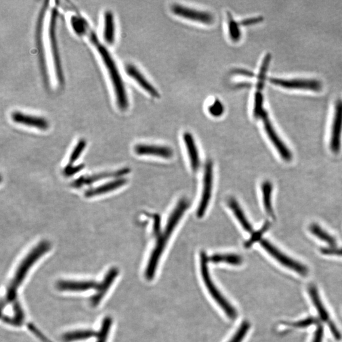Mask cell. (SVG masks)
Segmentation results:
<instances>
[{
	"mask_svg": "<svg viewBox=\"0 0 342 342\" xmlns=\"http://www.w3.org/2000/svg\"><path fill=\"white\" fill-rule=\"evenodd\" d=\"M90 40L93 44L96 49L97 50L98 54L102 58L105 67L108 71L109 78L112 83L113 90L115 94V100L118 108L121 110H125L129 106L127 94L125 84H124L123 77H121L118 67L115 63L114 58L103 44L98 40L97 36L93 31L90 33Z\"/></svg>",
	"mask_w": 342,
	"mask_h": 342,
	"instance_id": "1",
	"label": "cell"
},
{
	"mask_svg": "<svg viewBox=\"0 0 342 342\" xmlns=\"http://www.w3.org/2000/svg\"><path fill=\"white\" fill-rule=\"evenodd\" d=\"M51 248V245L48 241L44 240L39 242L36 246L31 250L30 252L20 262L17 270L16 274L11 282L8 285L5 299L2 300V309L9 304H12L18 299V287L22 284L27 273L36 263Z\"/></svg>",
	"mask_w": 342,
	"mask_h": 342,
	"instance_id": "2",
	"label": "cell"
},
{
	"mask_svg": "<svg viewBox=\"0 0 342 342\" xmlns=\"http://www.w3.org/2000/svg\"><path fill=\"white\" fill-rule=\"evenodd\" d=\"M189 203L187 200H181L178 203L175 211L170 216L168 220L167 224L161 236L159 237L157 244L155 245L154 251H152L150 255V259L148 262V266L145 270V277L146 280H152L154 278L155 272H156L157 266H158L159 260L162 254L163 250H164L167 242L169 240V237L173 234L176 226H177L180 220L181 219L182 216L184 212L188 209Z\"/></svg>",
	"mask_w": 342,
	"mask_h": 342,
	"instance_id": "3",
	"label": "cell"
},
{
	"mask_svg": "<svg viewBox=\"0 0 342 342\" xmlns=\"http://www.w3.org/2000/svg\"><path fill=\"white\" fill-rule=\"evenodd\" d=\"M209 258L207 257L206 253L201 252L200 253V270L201 276H202L203 282L205 283L207 290L213 298L214 300L217 302L218 305L221 307L229 318L234 320L237 317V312L234 308L233 307L230 302L226 298L222 295L219 289L216 287L215 283L212 280L211 275H210L209 270Z\"/></svg>",
	"mask_w": 342,
	"mask_h": 342,
	"instance_id": "4",
	"label": "cell"
},
{
	"mask_svg": "<svg viewBox=\"0 0 342 342\" xmlns=\"http://www.w3.org/2000/svg\"><path fill=\"white\" fill-rule=\"evenodd\" d=\"M57 13V9L56 8H53L50 17L48 36H49L50 50H51L52 60H53L54 73L58 83L62 85L64 83V75H63L62 64H61L59 50H58L57 37H56Z\"/></svg>",
	"mask_w": 342,
	"mask_h": 342,
	"instance_id": "5",
	"label": "cell"
},
{
	"mask_svg": "<svg viewBox=\"0 0 342 342\" xmlns=\"http://www.w3.org/2000/svg\"><path fill=\"white\" fill-rule=\"evenodd\" d=\"M270 82L272 85L287 90H307L318 92L323 88L322 82L316 79H285L272 77L270 79Z\"/></svg>",
	"mask_w": 342,
	"mask_h": 342,
	"instance_id": "6",
	"label": "cell"
},
{
	"mask_svg": "<svg viewBox=\"0 0 342 342\" xmlns=\"http://www.w3.org/2000/svg\"><path fill=\"white\" fill-rule=\"evenodd\" d=\"M260 243H261V246L263 247V249L266 252H268L272 257H274L276 261L280 262L283 266L289 269V270H294V271L301 274L302 276L307 275L308 270L305 266L302 265L300 262L295 261V260L285 255V253H282V252L279 251L278 249L273 246L268 240H262Z\"/></svg>",
	"mask_w": 342,
	"mask_h": 342,
	"instance_id": "7",
	"label": "cell"
},
{
	"mask_svg": "<svg viewBox=\"0 0 342 342\" xmlns=\"http://www.w3.org/2000/svg\"><path fill=\"white\" fill-rule=\"evenodd\" d=\"M213 165L211 161L207 162L205 168L204 178H203V190L200 204L197 210V215L198 218L204 216L211 198L213 190Z\"/></svg>",
	"mask_w": 342,
	"mask_h": 342,
	"instance_id": "8",
	"label": "cell"
},
{
	"mask_svg": "<svg viewBox=\"0 0 342 342\" xmlns=\"http://www.w3.org/2000/svg\"><path fill=\"white\" fill-rule=\"evenodd\" d=\"M261 119L262 121H263V124L264 126V129L266 133H267L269 138L270 140V142L272 143L274 146L278 150L279 154H280L282 158L285 161H290L292 155H291L290 151L288 150L287 146L285 145V144L281 138L280 136L277 134L275 129L272 125L271 122L270 121V117H269L268 113L267 111H264L263 114L261 115Z\"/></svg>",
	"mask_w": 342,
	"mask_h": 342,
	"instance_id": "9",
	"label": "cell"
},
{
	"mask_svg": "<svg viewBox=\"0 0 342 342\" xmlns=\"http://www.w3.org/2000/svg\"><path fill=\"white\" fill-rule=\"evenodd\" d=\"M331 134V149L334 153L339 152L341 148L342 134V100L336 102L333 116Z\"/></svg>",
	"mask_w": 342,
	"mask_h": 342,
	"instance_id": "10",
	"label": "cell"
},
{
	"mask_svg": "<svg viewBox=\"0 0 342 342\" xmlns=\"http://www.w3.org/2000/svg\"><path fill=\"white\" fill-rule=\"evenodd\" d=\"M119 270L118 268L113 267L110 268L107 272L106 276L103 279L102 282L98 283L96 293L90 299V303L92 307H96L99 305L103 298L108 293V289L114 282L115 278L118 276Z\"/></svg>",
	"mask_w": 342,
	"mask_h": 342,
	"instance_id": "11",
	"label": "cell"
},
{
	"mask_svg": "<svg viewBox=\"0 0 342 342\" xmlns=\"http://www.w3.org/2000/svg\"><path fill=\"white\" fill-rule=\"evenodd\" d=\"M130 173V169L128 167L123 168L115 171L104 172V173L96 174L91 176H81L78 179L72 182L73 187L79 188L85 185H90L96 181L108 179V178H123Z\"/></svg>",
	"mask_w": 342,
	"mask_h": 342,
	"instance_id": "12",
	"label": "cell"
},
{
	"mask_svg": "<svg viewBox=\"0 0 342 342\" xmlns=\"http://www.w3.org/2000/svg\"><path fill=\"white\" fill-rule=\"evenodd\" d=\"M172 11L178 16L203 24H211L214 21L213 15L209 12L199 11L180 5H174L172 7Z\"/></svg>",
	"mask_w": 342,
	"mask_h": 342,
	"instance_id": "13",
	"label": "cell"
},
{
	"mask_svg": "<svg viewBox=\"0 0 342 342\" xmlns=\"http://www.w3.org/2000/svg\"><path fill=\"white\" fill-rule=\"evenodd\" d=\"M12 120L18 125L36 128L39 130H47L49 127L47 119L43 117L25 114L19 111H14L11 114Z\"/></svg>",
	"mask_w": 342,
	"mask_h": 342,
	"instance_id": "14",
	"label": "cell"
},
{
	"mask_svg": "<svg viewBox=\"0 0 342 342\" xmlns=\"http://www.w3.org/2000/svg\"><path fill=\"white\" fill-rule=\"evenodd\" d=\"M98 283L93 280H60L56 283V288L62 291H86L94 289L96 290Z\"/></svg>",
	"mask_w": 342,
	"mask_h": 342,
	"instance_id": "15",
	"label": "cell"
},
{
	"mask_svg": "<svg viewBox=\"0 0 342 342\" xmlns=\"http://www.w3.org/2000/svg\"><path fill=\"white\" fill-rule=\"evenodd\" d=\"M126 72L128 75L133 78L148 93L155 98H160V94L155 88L149 83L139 69L133 64H127L125 67Z\"/></svg>",
	"mask_w": 342,
	"mask_h": 342,
	"instance_id": "16",
	"label": "cell"
},
{
	"mask_svg": "<svg viewBox=\"0 0 342 342\" xmlns=\"http://www.w3.org/2000/svg\"><path fill=\"white\" fill-rule=\"evenodd\" d=\"M47 5H44L43 9L41 10L40 14L39 15L38 19L37 21L36 31V45L37 50H38V56L39 64L41 66L42 74H43L45 80L47 81V69H46V61L45 54L43 48V41H42V27H43V22L44 13L45 12V8L47 9Z\"/></svg>",
	"mask_w": 342,
	"mask_h": 342,
	"instance_id": "17",
	"label": "cell"
},
{
	"mask_svg": "<svg viewBox=\"0 0 342 342\" xmlns=\"http://www.w3.org/2000/svg\"><path fill=\"white\" fill-rule=\"evenodd\" d=\"M134 152L139 155H154L163 157V158H171L173 155V150L167 146L152 145V144H139L134 147Z\"/></svg>",
	"mask_w": 342,
	"mask_h": 342,
	"instance_id": "18",
	"label": "cell"
},
{
	"mask_svg": "<svg viewBox=\"0 0 342 342\" xmlns=\"http://www.w3.org/2000/svg\"><path fill=\"white\" fill-rule=\"evenodd\" d=\"M127 180L124 178H117L112 181L107 182L102 185L98 186L97 187L90 188L86 191L85 196L87 198H91L96 196H99L109 192H113L122 187L126 184Z\"/></svg>",
	"mask_w": 342,
	"mask_h": 342,
	"instance_id": "19",
	"label": "cell"
},
{
	"mask_svg": "<svg viewBox=\"0 0 342 342\" xmlns=\"http://www.w3.org/2000/svg\"><path fill=\"white\" fill-rule=\"evenodd\" d=\"M104 39L108 45H112L115 39V26L114 14L110 10H106L104 16Z\"/></svg>",
	"mask_w": 342,
	"mask_h": 342,
	"instance_id": "20",
	"label": "cell"
},
{
	"mask_svg": "<svg viewBox=\"0 0 342 342\" xmlns=\"http://www.w3.org/2000/svg\"><path fill=\"white\" fill-rule=\"evenodd\" d=\"M183 138L190 157L191 166L192 170L197 171L200 167V159L194 138L190 133H184Z\"/></svg>",
	"mask_w": 342,
	"mask_h": 342,
	"instance_id": "21",
	"label": "cell"
},
{
	"mask_svg": "<svg viewBox=\"0 0 342 342\" xmlns=\"http://www.w3.org/2000/svg\"><path fill=\"white\" fill-rule=\"evenodd\" d=\"M14 312V316H8L7 315L2 316V320L7 324L16 327H20L24 324L25 315L22 306H21L19 301L17 299L16 301L12 303Z\"/></svg>",
	"mask_w": 342,
	"mask_h": 342,
	"instance_id": "22",
	"label": "cell"
},
{
	"mask_svg": "<svg viewBox=\"0 0 342 342\" xmlns=\"http://www.w3.org/2000/svg\"><path fill=\"white\" fill-rule=\"evenodd\" d=\"M98 332L91 329H81L69 331L62 335V341L64 342H74L85 341L91 338L97 337Z\"/></svg>",
	"mask_w": 342,
	"mask_h": 342,
	"instance_id": "23",
	"label": "cell"
},
{
	"mask_svg": "<svg viewBox=\"0 0 342 342\" xmlns=\"http://www.w3.org/2000/svg\"><path fill=\"white\" fill-rule=\"evenodd\" d=\"M309 293L310 297L311 298L312 301L313 302L314 306H315L317 311H318L319 315H320V318L322 319L323 322L328 323L330 322L331 321L330 319H329L328 312H327L326 308H325L324 305H323L316 287L314 286V285H310L309 287Z\"/></svg>",
	"mask_w": 342,
	"mask_h": 342,
	"instance_id": "24",
	"label": "cell"
},
{
	"mask_svg": "<svg viewBox=\"0 0 342 342\" xmlns=\"http://www.w3.org/2000/svg\"><path fill=\"white\" fill-rule=\"evenodd\" d=\"M228 205L233 213H234L235 217L240 222L243 228L247 232H252V227L251 224H250L248 219H247L246 216L236 200H234V198H230L228 201Z\"/></svg>",
	"mask_w": 342,
	"mask_h": 342,
	"instance_id": "25",
	"label": "cell"
},
{
	"mask_svg": "<svg viewBox=\"0 0 342 342\" xmlns=\"http://www.w3.org/2000/svg\"><path fill=\"white\" fill-rule=\"evenodd\" d=\"M71 25L73 30L79 36L89 35L91 33L89 24L87 20L78 16H73L71 18Z\"/></svg>",
	"mask_w": 342,
	"mask_h": 342,
	"instance_id": "26",
	"label": "cell"
},
{
	"mask_svg": "<svg viewBox=\"0 0 342 342\" xmlns=\"http://www.w3.org/2000/svg\"><path fill=\"white\" fill-rule=\"evenodd\" d=\"M209 261L214 263L225 262L234 266L241 265L243 262L242 258L236 254H215L209 258Z\"/></svg>",
	"mask_w": 342,
	"mask_h": 342,
	"instance_id": "27",
	"label": "cell"
},
{
	"mask_svg": "<svg viewBox=\"0 0 342 342\" xmlns=\"http://www.w3.org/2000/svg\"><path fill=\"white\" fill-rule=\"evenodd\" d=\"M272 190V186L270 182L265 181L262 184V192L264 207L268 215L273 216L271 204Z\"/></svg>",
	"mask_w": 342,
	"mask_h": 342,
	"instance_id": "28",
	"label": "cell"
},
{
	"mask_svg": "<svg viewBox=\"0 0 342 342\" xmlns=\"http://www.w3.org/2000/svg\"><path fill=\"white\" fill-rule=\"evenodd\" d=\"M270 60H271V55L270 54H268L264 56V59L262 60L259 75H258L257 77V91H262V90H263L264 83H265L266 81V74H267L269 67H270Z\"/></svg>",
	"mask_w": 342,
	"mask_h": 342,
	"instance_id": "29",
	"label": "cell"
},
{
	"mask_svg": "<svg viewBox=\"0 0 342 342\" xmlns=\"http://www.w3.org/2000/svg\"><path fill=\"white\" fill-rule=\"evenodd\" d=\"M112 324V319L106 316L102 321L100 331L98 332L97 341L96 342H107Z\"/></svg>",
	"mask_w": 342,
	"mask_h": 342,
	"instance_id": "30",
	"label": "cell"
},
{
	"mask_svg": "<svg viewBox=\"0 0 342 342\" xmlns=\"http://www.w3.org/2000/svg\"><path fill=\"white\" fill-rule=\"evenodd\" d=\"M310 230L312 234L315 235L320 240L328 243L331 246H334L335 245V239L333 236H331L330 234H329L328 233L323 230L320 226L317 225V224H312L310 227Z\"/></svg>",
	"mask_w": 342,
	"mask_h": 342,
	"instance_id": "31",
	"label": "cell"
},
{
	"mask_svg": "<svg viewBox=\"0 0 342 342\" xmlns=\"http://www.w3.org/2000/svg\"><path fill=\"white\" fill-rule=\"evenodd\" d=\"M228 20L229 34L231 39L234 42L240 40L241 37V31L238 22H236L233 18L232 15L230 12H227Z\"/></svg>",
	"mask_w": 342,
	"mask_h": 342,
	"instance_id": "32",
	"label": "cell"
},
{
	"mask_svg": "<svg viewBox=\"0 0 342 342\" xmlns=\"http://www.w3.org/2000/svg\"><path fill=\"white\" fill-rule=\"evenodd\" d=\"M264 107V96L261 91H256L254 98V106H253V116L255 118H261L265 109Z\"/></svg>",
	"mask_w": 342,
	"mask_h": 342,
	"instance_id": "33",
	"label": "cell"
},
{
	"mask_svg": "<svg viewBox=\"0 0 342 342\" xmlns=\"http://www.w3.org/2000/svg\"><path fill=\"white\" fill-rule=\"evenodd\" d=\"M86 146H87V142L85 140L81 139L79 140L76 145L75 146L74 148L73 149L72 153H71L70 158H69V164L73 165V163L75 161L78 160L82 153L85 150Z\"/></svg>",
	"mask_w": 342,
	"mask_h": 342,
	"instance_id": "34",
	"label": "cell"
},
{
	"mask_svg": "<svg viewBox=\"0 0 342 342\" xmlns=\"http://www.w3.org/2000/svg\"><path fill=\"white\" fill-rule=\"evenodd\" d=\"M270 227V222H266L264 225L259 230L257 231L255 233H253V234L252 235L251 238L249 239L247 242L245 243V247L246 248H250L255 242H258V241L261 240L262 235L264 234V233L266 232Z\"/></svg>",
	"mask_w": 342,
	"mask_h": 342,
	"instance_id": "35",
	"label": "cell"
},
{
	"mask_svg": "<svg viewBox=\"0 0 342 342\" xmlns=\"http://www.w3.org/2000/svg\"><path fill=\"white\" fill-rule=\"evenodd\" d=\"M250 327L251 326H250L249 323L247 322L242 323L240 328L236 331V333H235L234 337L232 338L230 342H242L245 336H246L247 332H248Z\"/></svg>",
	"mask_w": 342,
	"mask_h": 342,
	"instance_id": "36",
	"label": "cell"
},
{
	"mask_svg": "<svg viewBox=\"0 0 342 342\" xmlns=\"http://www.w3.org/2000/svg\"><path fill=\"white\" fill-rule=\"evenodd\" d=\"M209 112L215 117H219L224 113V106L219 100H216L209 108Z\"/></svg>",
	"mask_w": 342,
	"mask_h": 342,
	"instance_id": "37",
	"label": "cell"
},
{
	"mask_svg": "<svg viewBox=\"0 0 342 342\" xmlns=\"http://www.w3.org/2000/svg\"><path fill=\"white\" fill-rule=\"evenodd\" d=\"M85 167L84 164H79L77 165H73L71 164H67L66 167L64 169V175L67 176V177H69V176H72L75 175V174L78 173L80 172L81 170H83Z\"/></svg>",
	"mask_w": 342,
	"mask_h": 342,
	"instance_id": "38",
	"label": "cell"
},
{
	"mask_svg": "<svg viewBox=\"0 0 342 342\" xmlns=\"http://www.w3.org/2000/svg\"><path fill=\"white\" fill-rule=\"evenodd\" d=\"M27 328H28L29 330H30L31 332H32L33 334L36 336V337L38 338V339L42 342H53L50 341V340L48 339V338L46 337V336L44 335L41 331H39V329L35 326V325L32 324V323H28V324H27Z\"/></svg>",
	"mask_w": 342,
	"mask_h": 342,
	"instance_id": "39",
	"label": "cell"
},
{
	"mask_svg": "<svg viewBox=\"0 0 342 342\" xmlns=\"http://www.w3.org/2000/svg\"><path fill=\"white\" fill-rule=\"evenodd\" d=\"M318 323V320L316 318H314L313 317H310V318H306L305 320L294 323V324H293V326L297 327V328H306V327L311 326L312 324H317Z\"/></svg>",
	"mask_w": 342,
	"mask_h": 342,
	"instance_id": "40",
	"label": "cell"
},
{
	"mask_svg": "<svg viewBox=\"0 0 342 342\" xmlns=\"http://www.w3.org/2000/svg\"><path fill=\"white\" fill-rule=\"evenodd\" d=\"M321 252L324 255L342 256V248L328 247V248H322L321 249Z\"/></svg>",
	"mask_w": 342,
	"mask_h": 342,
	"instance_id": "41",
	"label": "cell"
},
{
	"mask_svg": "<svg viewBox=\"0 0 342 342\" xmlns=\"http://www.w3.org/2000/svg\"><path fill=\"white\" fill-rule=\"evenodd\" d=\"M262 20H263L262 17H255V18H251L243 20L241 21L240 24L242 25V26H250V25L258 24V23L261 22Z\"/></svg>",
	"mask_w": 342,
	"mask_h": 342,
	"instance_id": "42",
	"label": "cell"
},
{
	"mask_svg": "<svg viewBox=\"0 0 342 342\" xmlns=\"http://www.w3.org/2000/svg\"><path fill=\"white\" fill-rule=\"evenodd\" d=\"M324 335V329L322 325H319L314 333V339L312 342H322Z\"/></svg>",
	"mask_w": 342,
	"mask_h": 342,
	"instance_id": "43",
	"label": "cell"
},
{
	"mask_svg": "<svg viewBox=\"0 0 342 342\" xmlns=\"http://www.w3.org/2000/svg\"><path fill=\"white\" fill-rule=\"evenodd\" d=\"M329 329H330L331 332L332 333L333 336L335 338L336 340L337 341H341L342 339V335L341 332L338 329L337 327L335 326L334 323L332 322H330L328 323Z\"/></svg>",
	"mask_w": 342,
	"mask_h": 342,
	"instance_id": "44",
	"label": "cell"
},
{
	"mask_svg": "<svg viewBox=\"0 0 342 342\" xmlns=\"http://www.w3.org/2000/svg\"><path fill=\"white\" fill-rule=\"evenodd\" d=\"M154 233L157 236H159L161 231V217L158 215L154 216Z\"/></svg>",
	"mask_w": 342,
	"mask_h": 342,
	"instance_id": "45",
	"label": "cell"
},
{
	"mask_svg": "<svg viewBox=\"0 0 342 342\" xmlns=\"http://www.w3.org/2000/svg\"><path fill=\"white\" fill-rule=\"evenodd\" d=\"M233 72L234 74L243 75V76H246L248 77H254V74L251 71L245 70L243 69H234Z\"/></svg>",
	"mask_w": 342,
	"mask_h": 342,
	"instance_id": "46",
	"label": "cell"
},
{
	"mask_svg": "<svg viewBox=\"0 0 342 342\" xmlns=\"http://www.w3.org/2000/svg\"><path fill=\"white\" fill-rule=\"evenodd\" d=\"M249 86H251V84L248 83H239L236 85L237 88H249Z\"/></svg>",
	"mask_w": 342,
	"mask_h": 342,
	"instance_id": "47",
	"label": "cell"
}]
</instances>
